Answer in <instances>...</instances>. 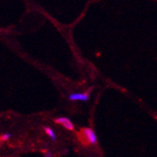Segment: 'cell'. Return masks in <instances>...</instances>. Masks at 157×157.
<instances>
[{"label":"cell","instance_id":"6da1fadb","mask_svg":"<svg viewBox=\"0 0 157 157\" xmlns=\"http://www.w3.org/2000/svg\"><path fill=\"white\" fill-rule=\"evenodd\" d=\"M81 136V141L84 143L87 146H94L97 145L98 139V135L95 133V131L91 127H85L81 130L79 133Z\"/></svg>","mask_w":157,"mask_h":157},{"label":"cell","instance_id":"7a4b0ae2","mask_svg":"<svg viewBox=\"0 0 157 157\" xmlns=\"http://www.w3.org/2000/svg\"><path fill=\"white\" fill-rule=\"evenodd\" d=\"M91 94L87 93V92H83V93H72L70 94L67 98H69L70 101H82V102H86L90 99Z\"/></svg>","mask_w":157,"mask_h":157},{"label":"cell","instance_id":"3957f363","mask_svg":"<svg viewBox=\"0 0 157 157\" xmlns=\"http://www.w3.org/2000/svg\"><path fill=\"white\" fill-rule=\"evenodd\" d=\"M54 121H55L57 124L62 125L64 128L67 129V130L72 131V130H74V128H75L74 127L73 122L71 121V119H69L67 117H58L54 120Z\"/></svg>","mask_w":157,"mask_h":157},{"label":"cell","instance_id":"277c9868","mask_svg":"<svg viewBox=\"0 0 157 157\" xmlns=\"http://www.w3.org/2000/svg\"><path fill=\"white\" fill-rule=\"evenodd\" d=\"M44 129L45 134L47 135V137H48L51 141L55 142L57 140V134H56L55 130H54L52 127H50V126H44Z\"/></svg>","mask_w":157,"mask_h":157},{"label":"cell","instance_id":"5b68a950","mask_svg":"<svg viewBox=\"0 0 157 157\" xmlns=\"http://www.w3.org/2000/svg\"><path fill=\"white\" fill-rule=\"evenodd\" d=\"M13 137V134L10 132H5L0 135V143H6L8 142Z\"/></svg>","mask_w":157,"mask_h":157},{"label":"cell","instance_id":"8992f818","mask_svg":"<svg viewBox=\"0 0 157 157\" xmlns=\"http://www.w3.org/2000/svg\"><path fill=\"white\" fill-rule=\"evenodd\" d=\"M43 154H44V157H54V153L50 151L49 148H45Z\"/></svg>","mask_w":157,"mask_h":157},{"label":"cell","instance_id":"52a82bcc","mask_svg":"<svg viewBox=\"0 0 157 157\" xmlns=\"http://www.w3.org/2000/svg\"><path fill=\"white\" fill-rule=\"evenodd\" d=\"M90 157H93V156H90Z\"/></svg>","mask_w":157,"mask_h":157}]
</instances>
